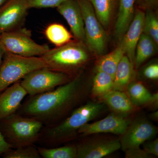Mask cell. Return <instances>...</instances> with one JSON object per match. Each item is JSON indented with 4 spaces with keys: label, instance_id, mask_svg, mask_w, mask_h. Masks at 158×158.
Listing matches in <instances>:
<instances>
[{
    "label": "cell",
    "instance_id": "6da1fadb",
    "mask_svg": "<svg viewBox=\"0 0 158 158\" xmlns=\"http://www.w3.org/2000/svg\"><path fill=\"white\" fill-rule=\"evenodd\" d=\"M80 86L79 78L52 90L31 96L23 106L24 116L33 117L43 123L56 118L76 98Z\"/></svg>",
    "mask_w": 158,
    "mask_h": 158
},
{
    "label": "cell",
    "instance_id": "7a4b0ae2",
    "mask_svg": "<svg viewBox=\"0 0 158 158\" xmlns=\"http://www.w3.org/2000/svg\"><path fill=\"white\" fill-rule=\"evenodd\" d=\"M89 52L85 43L75 40L50 49L40 57L48 68L68 75L75 73L85 65L89 59Z\"/></svg>",
    "mask_w": 158,
    "mask_h": 158
},
{
    "label": "cell",
    "instance_id": "3957f363",
    "mask_svg": "<svg viewBox=\"0 0 158 158\" xmlns=\"http://www.w3.org/2000/svg\"><path fill=\"white\" fill-rule=\"evenodd\" d=\"M43 123L33 117L15 113L0 119V127L12 148L34 145L39 140Z\"/></svg>",
    "mask_w": 158,
    "mask_h": 158
},
{
    "label": "cell",
    "instance_id": "277c9868",
    "mask_svg": "<svg viewBox=\"0 0 158 158\" xmlns=\"http://www.w3.org/2000/svg\"><path fill=\"white\" fill-rule=\"evenodd\" d=\"M102 109L103 105L98 103L89 102L80 107L63 122L47 129L43 136V141L50 144L64 141L96 117Z\"/></svg>",
    "mask_w": 158,
    "mask_h": 158
},
{
    "label": "cell",
    "instance_id": "5b68a950",
    "mask_svg": "<svg viewBox=\"0 0 158 158\" xmlns=\"http://www.w3.org/2000/svg\"><path fill=\"white\" fill-rule=\"evenodd\" d=\"M45 67L41 57H24L6 52L0 68V93L28 74Z\"/></svg>",
    "mask_w": 158,
    "mask_h": 158
},
{
    "label": "cell",
    "instance_id": "8992f818",
    "mask_svg": "<svg viewBox=\"0 0 158 158\" xmlns=\"http://www.w3.org/2000/svg\"><path fill=\"white\" fill-rule=\"evenodd\" d=\"M0 41L6 52L22 56L40 57L50 49L48 46L35 42L30 31L22 27L2 33Z\"/></svg>",
    "mask_w": 158,
    "mask_h": 158
},
{
    "label": "cell",
    "instance_id": "52a82bcc",
    "mask_svg": "<svg viewBox=\"0 0 158 158\" xmlns=\"http://www.w3.org/2000/svg\"><path fill=\"white\" fill-rule=\"evenodd\" d=\"M84 23L85 43L90 52L102 56L106 47V30L97 17L91 3L88 0H77Z\"/></svg>",
    "mask_w": 158,
    "mask_h": 158
},
{
    "label": "cell",
    "instance_id": "ba28073f",
    "mask_svg": "<svg viewBox=\"0 0 158 158\" xmlns=\"http://www.w3.org/2000/svg\"><path fill=\"white\" fill-rule=\"evenodd\" d=\"M70 81L68 75L45 67L28 74L20 82L27 94L33 96L53 90Z\"/></svg>",
    "mask_w": 158,
    "mask_h": 158
},
{
    "label": "cell",
    "instance_id": "9c48e42d",
    "mask_svg": "<svg viewBox=\"0 0 158 158\" xmlns=\"http://www.w3.org/2000/svg\"><path fill=\"white\" fill-rule=\"evenodd\" d=\"M28 9L27 0H7L0 7L1 33L21 28Z\"/></svg>",
    "mask_w": 158,
    "mask_h": 158
},
{
    "label": "cell",
    "instance_id": "30bf717a",
    "mask_svg": "<svg viewBox=\"0 0 158 158\" xmlns=\"http://www.w3.org/2000/svg\"><path fill=\"white\" fill-rule=\"evenodd\" d=\"M157 133L156 128L149 122L140 119L129 125L120 141L121 148L126 151L140 147L141 144L152 138Z\"/></svg>",
    "mask_w": 158,
    "mask_h": 158
},
{
    "label": "cell",
    "instance_id": "8fae6325",
    "mask_svg": "<svg viewBox=\"0 0 158 158\" xmlns=\"http://www.w3.org/2000/svg\"><path fill=\"white\" fill-rule=\"evenodd\" d=\"M129 124V121L122 116L110 114L96 122L86 123L79 129L78 132L83 135L98 133H112L122 135Z\"/></svg>",
    "mask_w": 158,
    "mask_h": 158
},
{
    "label": "cell",
    "instance_id": "7c38bea8",
    "mask_svg": "<svg viewBox=\"0 0 158 158\" xmlns=\"http://www.w3.org/2000/svg\"><path fill=\"white\" fill-rule=\"evenodd\" d=\"M56 8L68 23L75 40L85 43L84 20L77 0H66Z\"/></svg>",
    "mask_w": 158,
    "mask_h": 158
},
{
    "label": "cell",
    "instance_id": "4fadbf2b",
    "mask_svg": "<svg viewBox=\"0 0 158 158\" xmlns=\"http://www.w3.org/2000/svg\"><path fill=\"white\" fill-rule=\"evenodd\" d=\"M144 17V12L142 9H136L134 18L119 44L124 55L134 65L136 46L143 33Z\"/></svg>",
    "mask_w": 158,
    "mask_h": 158
},
{
    "label": "cell",
    "instance_id": "5bb4252c",
    "mask_svg": "<svg viewBox=\"0 0 158 158\" xmlns=\"http://www.w3.org/2000/svg\"><path fill=\"white\" fill-rule=\"evenodd\" d=\"M2 91V93H0V119L15 113L20 106L23 100L27 94L20 81L10 85Z\"/></svg>",
    "mask_w": 158,
    "mask_h": 158
},
{
    "label": "cell",
    "instance_id": "9a60e30c",
    "mask_svg": "<svg viewBox=\"0 0 158 158\" xmlns=\"http://www.w3.org/2000/svg\"><path fill=\"white\" fill-rule=\"evenodd\" d=\"M121 148L118 140H101L85 142L77 147V158H101Z\"/></svg>",
    "mask_w": 158,
    "mask_h": 158
},
{
    "label": "cell",
    "instance_id": "2e32d148",
    "mask_svg": "<svg viewBox=\"0 0 158 158\" xmlns=\"http://www.w3.org/2000/svg\"><path fill=\"white\" fill-rule=\"evenodd\" d=\"M135 5V0H118L115 33L119 39L123 37L134 18Z\"/></svg>",
    "mask_w": 158,
    "mask_h": 158
},
{
    "label": "cell",
    "instance_id": "e0dca14e",
    "mask_svg": "<svg viewBox=\"0 0 158 158\" xmlns=\"http://www.w3.org/2000/svg\"><path fill=\"white\" fill-rule=\"evenodd\" d=\"M134 76V65L124 55L116 68L113 79V90L122 91L127 89Z\"/></svg>",
    "mask_w": 158,
    "mask_h": 158
},
{
    "label": "cell",
    "instance_id": "ac0fdd59",
    "mask_svg": "<svg viewBox=\"0 0 158 158\" xmlns=\"http://www.w3.org/2000/svg\"><path fill=\"white\" fill-rule=\"evenodd\" d=\"M93 7L99 21L105 30L110 27L118 0H88Z\"/></svg>",
    "mask_w": 158,
    "mask_h": 158
},
{
    "label": "cell",
    "instance_id": "d6986e66",
    "mask_svg": "<svg viewBox=\"0 0 158 158\" xmlns=\"http://www.w3.org/2000/svg\"><path fill=\"white\" fill-rule=\"evenodd\" d=\"M101 97L105 103L117 113H129L134 109L130 98L120 90H112Z\"/></svg>",
    "mask_w": 158,
    "mask_h": 158
},
{
    "label": "cell",
    "instance_id": "ffe728a7",
    "mask_svg": "<svg viewBox=\"0 0 158 158\" xmlns=\"http://www.w3.org/2000/svg\"><path fill=\"white\" fill-rule=\"evenodd\" d=\"M156 45L157 44L151 37L144 33L141 34L136 46L135 53L134 65L136 68H138L155 54Z\"/></svg>",
    "mask_w": 158,
    "mask_h": 158
},
{
    "label": "cell",
    "instance_id": "44dd1931",
    "mask_svg": "<svg viewBox=\"0 0 158 158\" xmlns=\"http://www.w3.org/2000/svg\"><path fill=\"white\" fill-rule=\"evenodd\" d=\"M124 55L120 44L110 53L102 56L98 61L96 66L97 72L109 74L114 79V75L118 63Z\"/></svg>",
    "mask_w": 158,
    "mask_h": 158
},
{
    "label": "cell",
    "instance_id": "7402d4cb",
    "mask_svg": "<svg viewBox=\"0 0 158 158\" xmlns=\"http://www.w3.org/2000/svg\"><path fill=\"white\" fill-rule=\"evenodd\" d=\"M47 39L56 46H61L72 40L73 35L64 26L58 23L49 25L44 31Z\"/></svg>",
    "mask_w": 158,
    "mask_h": 158
},
{
    "label": "cell",
    "instance_id": "603a6c76",
    "mask_svg": "<svg viewBox=\"0 0 158 158\" xmlns=\"http://www.w3.org/2000/svg\"><path fill=\"white\" fill-rule=\"evenodd\" d=\"M127 89L133 103L141 105L150 104L151 102L153 94L141 83L131 82L128 85Z\"/></svg>",
    "mask_w": 158,
    "mask_h": 158
},
{
    "label": "cell",
    "instance_id": "cb8c5ba5",
    "mask_svg": "<svg viewBox=\"0 0 158 158\" xmlns=\"http://www.w3.org/2000/svg\"><path fill=\"white\" fill-rule=\"evenodd\" d=\"M113 78L109 74L97 72L93 79L92 91L95 96H102L113 89Z\"/></svg>",
    "mask_w": 158,
    "mask_h": 158
},
{
    "label": "cell",
    "instance_id": "d4e9b609",
    "mask_svg": "<svg viewBox=\"0 0 158 158\" xmlns=\"http://www.w3.org/2000/svg\"><path fill=\"white\" fill-rule=\"evenodd\" d=\"M41 157L44 158H77V147L64 146L56 148H37Z\"/></svg>",
    "mask_w": 158,
    "mask_h": 158
},
{
    "label": "cell",
    "instance_id": "484cf974",
    "mask_svg": "<svg viewBox=\"0 0 158 158\" xmlns=\"http://www.w3.org/2000/svg\"><path fill=\"white\" fill-rule=\"evenodd\" d=\"M144 12L143 33L151 37L158 44V19L153 9H147Z\"/></svg>",
    "mask_w": 158,
    "mask_h": 158
},
{
    "label": "cell",
    "instance_id": "4316f807",
    "mask_svg": "<svg viewBox=\"0 0 158 158\" xmlns=\"http://www.w3.org/2000/svg\"><path fill=\"white\" fill-rule=\"evenodd\" d=\"M4 158H41L37 148L34 145L24 146L10 149L3 154Z\"/></svg>",
    "mask_w": 158,
    "mask_h": 158
},
{
    "label": "cell",
    "instance_id": "83f0119b",
    "mask_svg": "<svg viewBox=\"0 0 158 158\" xmlns=\"http://www.w3.org/2000/svg\"><path fill=\"white\" fill-rule=\"evenodd\" d=\"M66 0H27L29 9L57 8Z\"/></svg>",
    "mask_w": 158,
    "mask_h": 158
},
{
    "label": "cell",
    "instance_id": "f1b7e54d",
    "mask_svg": "<svg viewBox=\"0 0 158 158\" xmlns=\"http://www.w3.org/2000/svg\"><path fill=\"white\" fill-rule=\"evenodd\" d=\"M125 152L126 158H147L151 156V155L147 153L144 149H141L140 147L130 148Z\"/></svg>",
    "mask_w": 158,
    "mask_h": 158
},
{
    "label": "cell",
    "instance_id": "f546056e",
    "mask_svg": "<svg viewBox=\"0 0 158 158\" xmlns=\"http://www.w3.org/2000/svg\"><path fill=\"white\" fill-rule=\"evenodd\" d=\"M145 77L151 80H157L158 78V65L152 64L146 67L143 72Z\"/></svg>",
    "mask_w": 158,
    "mask_h": 158
},
{
    "label": "cell",
    "instance_id": "4dcf8cb0",
    "mask_svg": "<svg viewBox=\"0 0 158 158\" xmlns=\"http://www.w3.org/2000/svg\"><path fill=\"white\" fill-rule=\"evenodd\" d=\"M135 4L141 9H154L157 7L158 0H135Z\"/></svg>",
    "mask_w": 158,
    "mask_h": 158
},
{
    "label": "cell",
    "instance_id": "1f68e13d",
    "mask_svg": "<svg viewBox=\"0 0 158 158\" xmlns=\"http://www.w3.org/2000/svg\"><path fill=\"white\" fill-rule=\"evenodd\" d=\"M144 150L147 153L156 156H158V139L157 138L145 143L144 145Z\"/></svg>",
    "mask_w": 158,
    "mask_h": 158
},
{
    "label": "cell",
    "instance_id": "d6a6232c",
    "mask_svg": "<svg viewBox=\"0 0 158 158\" xmlns=\"http://www.w3.org/2000/svg\"><path fill=\"white\" fill-rule=\"evenodd\" d=\"M12 148L11 144L8 143L3 135L0 127V155L4 154Z\"/></svg>",
    "mask_w": 158,
    "mask_h": 158
},
{
    "label": "cell",
    "instance_id": "836d02e7",
    "mask_svg": "<svg viewBox=\"0 0 158 158\" xmlns=\"http://www.w3.org/2000/svg\"><path fill=\"white\" fill-rule=\"evenodd\" d=\"M6 51L0 41V68L2 62L3 58L6 53Z\"/></svg>",
    "mask_w": 158,
    "mask_h": 158
},
{
    "label": "cell",
    "instance_id": "e575fe53",
    "mask_svg": "<svg viewBox=\"0 0 158 158\" xmlns=\"http://www.w3.org/2000/svg\"><path fill=\"white\" fill-rule=\"evenodd\" d=\"M152 118L155 120H156V119H158V111L157 112H155L152 114Z\"/></svg>",
    "mask_w": 158,
    "mask_h": 158
},
{
    "label": "cell",
    "instance_id": "d590c367",
    "mask_svg": "<svg viewBox=\"0 0 158 158\" xmlns=\"http://www.w3.org/2000/svg\"><path fill=\"white\" fill-rule=\"evenodd\" d=\"M7 0H0V7L3 5L4 3L6 2Z\"/></svg>",
    "mask_w": 158,
    "mask_h": 158
},
{
    "label": "cell",
    "instance_id": "8d00e7d4",
    "mask_svg": "<svg viewBox=\"0 0 158 158\" xmlns=\"http://www.w3.org/2000/svg\"><path fill=\"white\" fill-rule=\"evenodd\" d=\"M1 34H2V33H1V31H0V37H1Z\"/></svg>",
    "mask_w": 158,
    "mask_h": 158
}]
</instances>
